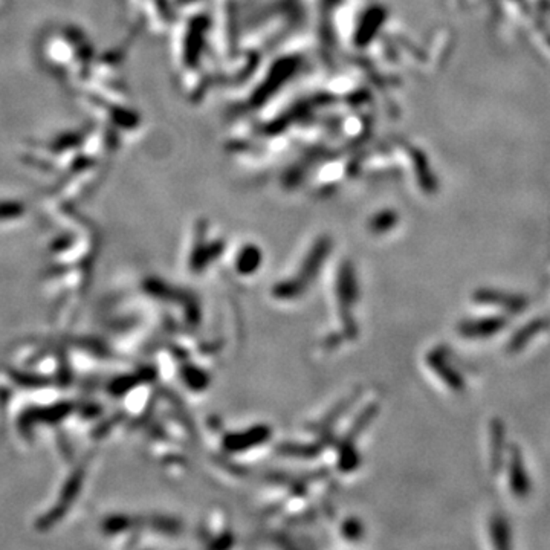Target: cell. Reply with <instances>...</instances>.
I'll list each match as a JSON object with an SVG mask.
<instances>
[{"label":"cell","mask_w":550,"mask_h":550,"mask_svg":"<svg viewBox=\"0 0 550 550\" xmlns=\"http://www.w3.org/2000/svg\"><path fill=\"white\" fill-rule=\"evenodd\" d=\"M504 326H506V320L500 318V316H492V318L463 323L461 326V334L470 338H485L495 335Z\"/></svg>","instance_id":"cell-3"},{"label":"cell","mask_w":550,"mask_h":550,"mask_svg":"<svg viewBox=\"0 0 550 550\" xmlns=\"http://www.w3.org/2000/svg\"><path fill=\"white\" fill-rule=\"evenodd\" d=\"M476 300L480 303H489V304H501L509 312H519L527 307V300L522 295H509V293L485 289L477 292Z\"/></svg>","instance_id":"cell-2"},{"label":"cell","mask_w":550,"mask_h":550,"mask_svg":"<svg viewBox=\"0 0 550 550\" xmlns=\"http://www.w3.org/2000/svg\"><path fill=\"white\" fill-rule=\"evenodd\" d=\"M491 535L495 547H509V526L503 517H494L491 522Z\"/></svg>","instance_id":"cell-5"},{"label":"cell","mask_w":550,"mask_h":550,"mask_svg":"<svg viewBox=\"0 0 550 550\" xmlns=\"http://www.w3.org/2000/svg\"><path fill=\"white\" fill-rule=\"evenodd\" d=\"M509 481L512 492L517 497H526L531 491V483L527 479V472L524 470L523 458L519 454V449L514 445L510 447V463H509Z\"/></svg>","instance_id":"cell-1"},{"label":"cell","mask_w":550,"mask_h":550,"mask_svg":"<svg viewBox=\"0 0 550 550\" xmlns=\"http://www.w3.org/2000/svg\"><path fill=\"white\" fill-rule=\"evenodd\" d=\"M492 466L494 470L499 468V463L501 461V453L503 451V440H504V429H503V424H500L499 420H494L492 424Z\"/></svg>","instance_id":"cell-6"},{"label":"cell","mask_w":550,"mask_h":550,"mask_svg":"<svg viewBox=\"0 0 550 550\" xmlns=\"http://www.w3.org/2000/svg\"><path fill=\"white\" fill-rule=\"evenodd\" d=\"M549 324H550V323H549L547 320H542V318L532 321V323L529 324V326L523 327L514 338H512L510 344H509V349H510V350H518V349H522L523 345L526 344V341H529L535 334H540L542 329H547V327H549Z\"/></svg>","instance_id":"cell-4"}]
</instances>
